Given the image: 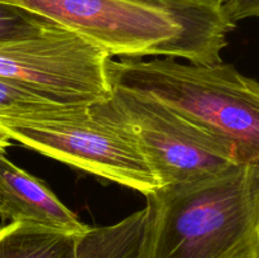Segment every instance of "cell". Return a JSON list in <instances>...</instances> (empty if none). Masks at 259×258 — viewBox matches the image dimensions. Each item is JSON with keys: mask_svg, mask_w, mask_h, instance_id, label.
I'll list each match as a JSON object with an SVG mask.
<instances>
[{"mask_svg": "<svg viewBox=\"0 0 259 258\" xmlns=\"http://www.w3.org/2000/svg\"><path fill=\"white\" fill-rule=\"evenodd\" d=\"M65 106L71 105L53 103L37 91L0 78V123L55 111Z\"/></svg>", "mask_w": 259, "mask_h": 258, "instance_id": "obj_11", "label": "cell"}, {"mask_svg": "<svg viewBox=\"0 0 259 258\" xmlns=\"http://www.w3.org/2000/svg\"><path fill=\"white\" fill-rule=\"evenodd\" d=\"M110 56L60 25L39 35L0 42V78L62 105H90L109 98Z\"/></svg>", "mask_w": 259, "mask_h": 258, "instance_id": "obj_6", "label": "cell"}, {"mask_svg": "<svg viewBox=\"0 0 259 258\" xmlns=\"http://www.w3.org/2000/svg\"><path fill=\"white\" fill-rule=\"evenodd\" d=\"M0 219L25 222L48 229L81 235L89 225L52 192L38 177L13 163L0 152Z\"/></svg>", "mask_w": 259, "mask_h": 258, "instance_id": "obj_7", "label": "cell"}, {"mask_svg": "<svg viewBox=\"0 0 259 258\" xmlns=\"http://www.w3.org/2000/svg\"><path fill=\"white\" fill-rule=\"evenodd\" d=\"M75 33L110 57L187 60L182 27L169 10L142 0H0Z\"/></svg>", "mask_w": 259, "mask_h": 258, "instance_id": "obj_5", "label": "cell"}, {"mask_svg": "<svg viewBox=\"0 0 259 258\" xmlns=\"http://www.w3.org/2000/svg\"><path fill=\"white\" fill-rule=\"evenodd\" d=\"M90 109L132 137L161 186L194 181L242 163L230 142L148 94L111 85L109 98L91 104Z\"/></svg>", "mask_w": 259, "mask_h": 258, "instance_id": "obj_4", "label": "cell"}, {"mask_svg": "<svg viewBox=\"0 0 259 258\" xmlns=\"http://www.w3.org/2000/svg\"><path fill=\"white\" fill-rule=\"evenodd\" d=\"M144 217L142 209L115 224L90 227L78 237L73 258H138Z\"/></svg>", "mask_w": 259, "mask_h": 258, "instance_id": "obj_10", "label": "cell"}, {"mask_svg": "<svg viewBox=\"0 0 259 258\" xmlns=\"http://www.w3.org/2000/svg\"><path fill=\"white\" fill-rule=\"evenodd\" d=\"M2 204H3V200H2V194H0V211H2Z\"/></svg>", "mask_w": 259, "mask_h": 258, "instance_id": "obj_15", "label": "cell"}, {"mask_svg": "<svg viewBox=\"0 0 259 258\" xmlns=\"http://www.w3.org/2000/svg\"><path fill=\"white\" fill-rule=\"evenodd\" d=\"M56 25L25 8L0 2V42L35 37Z\"/></svg>", "mask_w": 259, "mask_h": 258, "instance_id": "obj_12", "label": "cell"}, {"mask_svg": "<svg viewBox=\"0 0 259 258\" xmlns=\"http://www.w3.org/2000/svg\"><path fill=\"white\" fill-rule=\"evenodd\" d=\"M90 105L2 121L0 132L43 156L143 195L161 186L132 137Z\"/></svg>", "mask_w": 259, "mask_h": 258, "instance_id": "obj_3", "label": "cell"}, {"mask_svg": "<svg viewBox=\"0 0 259 258\" xmlns=\"http://www.w3.org/2000/svg\"><path fill=\"white\" fill-rule=\"evenodd\" d=\"M80 235L25 222L0 225V258H73Z\"/></svg>", "mask_w": 259, "mask_h": 258, "instance_id": "obj_9", "label": "cell"}, {"mask_svg": "<svg viewBox=\"0 0 259 258\" xmlns=\"http://www.w3.org/2000/svg\"><path fill=\"white\" fill-rule=\"evenodd\" d=\"M144 196L138 258H259V163H235Z\"/></svg>", "mask_w": 259, "mask_h": 258, "instance_id": "obj_1", "label": "cell"}, {"mask_svg": "<svg viewBox=\"0 0 259 258\" xmlns=\"http://www.w3.org/2000/svg\"><path fill=\"white\" fill-rule=\"evenodd\" d=\"M169 10L182 27L187 60L197 65L222 61L228 45L227 28L217 10L218 0H142Z\"/></svg>", "mask_w": 259, "mask_h": 258, "instance_id": "obj_8", "label": "cell"}, {"mask_svg": "<svg viewBox=\"0 0 259 258\" xmlns=\"http://www.w3.org/2000/svg\"><path fill=\"white\" fill-rule=\"evenodd\" d=\"M12 146V139L0 132V152L5 153V149Z\"/></svg>", "mask_w": 259, "mask_h": 258, "instance_id": "obj_14", "label": "cell"}, {"mask_svg": "<svg viewBox=\"0 0 259 258\" xmlns=\"http://www.w3.org/2000/svg\"><path fill=\"white\" fill-rule=\"evenodd\" d=\"M218 14L228 32L248 18L259 15V0H218Z\"/></svg>", "mask_w": 259, "mask_h": 258, "instance_id": "obj_13", "label": "cell"}, {"mask_svg": "<svg viewBox=\"0 0 259 258\" xmlns=\"http://www.w3.org/2000/svg\"><path fill=\"white\" fill-rule=\"evenodd\" d=\"M110 85L151 95L200 128L230 142L242 163H259V85L232 63L175 57L106 61Z\"/></svg>", "mask_w": 259, "mask_h": 258, "instance_id": "obj_2", "label": "cell"}]
</instances>
